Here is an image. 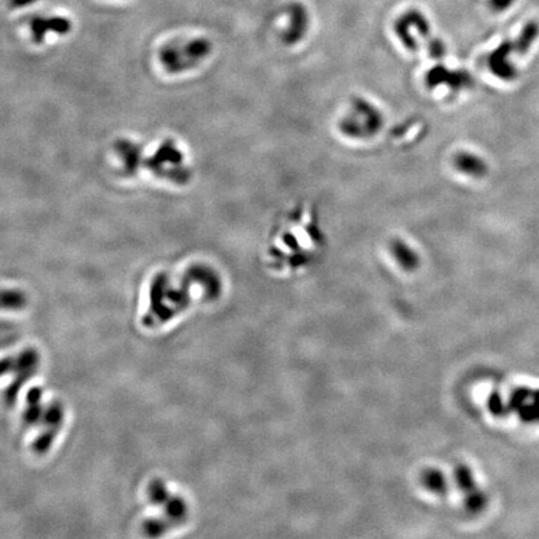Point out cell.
Returning a JSON list of instances; mask_svg holds the SVG:
<instances>
[{"label": "cell", "mask_w": 539, "mask_h": 539, "mask_svg": "<svg viewBox=\"0 0 539 539\" xmlns=\"http://www.w3.org/2000/svg\"><path fill=\"white\" fill-rule=\"evenodd\" d=\"M452 165L459 174L469 177H483L488 172V165L481 158L471 151H458L453 159Z\"/></svg>", "instance_id": "30bf717a"}, {"label": "cell", "mask_w": 539, "mask_h": 539, "mask_svg": "<svg viewBox=\"0 0 539 539\" xmlns=\"http://www.w3.org/2000/svg\"><path fill=\"white\" fill-rule=\"evenodd\" d=\"M30 29L33 34L34 42L43 43L48 33L61 34V35L69 33L72 29V23L63 17H37L32 20Z\"/></svg>", "instance_id": "ba28073f"}, {"label": "cell", "mask_w": 539, "mask_h": 539, "mask_svg": "<svg viewBox=\"0 0 539 539\" xmlns=\"http://www.w3.org/2000/svg\"><path fill=\"white\" fill-rule=\"evenodd\" d=\"M37 0H11V6L13 8H24V6H32Z\"/></svg>", "instance_id": "2e32d148"}, {"label": "cell", "mask_w": 539, "mask_h": 539, "mask_svg": "<svg viewBox=\"0 0 539 539\" xmlns=\"http://www.w3.org/2000/svg\"><path fill=\"white\" fill-rule=\"evenodd\" d=\"M27 303L22 292L4 291L0 292V307L22 308Z\"/></svg>", "instance_id": "4fadbf2b"}, {"label": "cell", "mask_w": 539, "mask_h": 539, "mask_svg": "<svg viewBox=\"0 0 539 539\" xmlns=\"http://www.w3.org/2000/svg\"><path fill=\"white\" fill-rule=\"evenodd\" d=\"M386 125V115L380 105L363 95L348 100L336 127L342 138L351 143H369L380 135Z\"/></svg>", "instance_id": "6da1fadb"}, {"label": "cell", "mask_w": 539, "mask_h": 539, "mask_svg": "<svg viewBox=\"0 0 539 539\" xmlns=\"http://www.w3.org/2000/svg\"><path fill=\"white\" fill-rule=\"evenodd\" d=\"M155 172L161 177H174V180L182 184L190 177V171L184 165V155L172 143H166L154 158Z\"/></svg>", "instance_id": "277c9868"}, {"label": "cell", "mask_w": 539, "mask_h": 539, "mask_svg": "<svg viewBox=\"0 0 539 539\" xmlns=\"http://www.w3.org/2000/svg\"><path fill=\"white\" fill-rule=\"evenodd\" d=\"M388 251H390L393 261L402 270L413 271V270L419 267V253L416 251V248H413L412 245L407 240H405L402 237H396V239L391 240Z\"/></svg>", "instance_id": "9c48e42d"}, {"label": "cell", "mask_w": 539, "mask_h": 539, "mask_svg": "<svg viewBox=\"0 0 539 539\" xmlns=\"http://www.w3.org/2000/svg\"><path fill=\"white\" fill-rule=\"evenodd\" d=\"M308 14L303 6L293 4L288 9V23L284 33L281 34L282 43L287 46H293L303 42L308 32Z\"/></svg>", "instance_id": "52a82bcc"}, {"label": "cell", "mask_w": 539, "mask_h": 539, "mask_svg": "<svg viewBox=\"0 0 539 539\" xmlns=\"http://www.w3.org/2000/svg\"><path fill=\"white\" fill-rule=\"evenodd\" d=\"M518 412L521 413L526 421H538L539 419V391H518L516 396Z\"/></svg>", "instance_id": "8fae6325"}, {"label": "cell", "mask_w": 539, "mask_h": 539, "mask_svg": "<svg viewBox=\"0 0 539 539\" xmlns=\"http://www.w3.org/2000/svg\"><path fill=\"white\" fill-rule=\"evenodd\" d=\"M513 54V40H505L487 58L490 72L502 82H513L517 77V69L511 61Z\"/></svg>", "instance_id": "5b68a950"}, {"label": "cell", "mask_w": 539, "mask_h": 539, "mask_svg": "<svg viewBox=\"0 0 539 539\" xmlns=\"http://www.w3.org/2000/svg\"><path fill=\"white\" fill-rule=\"evenodd\" d=\"M427 83L431 88L446 85L453 91H461L474 85V77L463 69H448L445 65H438L429 72Z\"/></svg>", "instance_id": "8992f818"}, {"label": "cell", "mask_w": 539, "mask_h": 539, "mask_svg": "<svg viewBox=\"0 0 539 539\" xmlns=\"http://www.w3.org/2000/svg\"><path fill=\"white\" fill-rule=\"evenodd\" d=\"M539 35V24L537 22H529L523 27L522 32L517 38L513 40L514 54L522 56L528 53L531 46L533 45L535 39Z\"/></svg>", "instance_id": "7c38bea8"}, {"label": "cell", "mask_w": 539, "mask_h": 539, "mask_svg": "<svg viewBox=\"0 0 539 539\" xmlns=\"http://www.w3.org/2000/svg\"><path fill=\"white\" fill-rule=\"evenodd\" d=\"M427 50H429V56L433 59H442L446 56V46L440 39L431 38L427 43Z\"/></svg>", "instance_id": "5bb4252c"}, {"label": "cell", "mask_w": 539, "mask_h": 539, "mask_svg": "<svg viewBox=\"0 0 539 539\" xmlns=\"http://www.w3.org/2000/svg\"><path fill=\"white\" fill-rule=\"evenodd\" d=\"M514 3V0H488V6L493 11H505Z\"/></svg>", "instance_id": "9a60e30c"}, {"label": "cell", "mask_w": 539, "mask_h": 539, "mask_svg": "<svg viewBox=\"0 0 539 539\" xmlns=\"http://www.w3.org/2000/svg\"><path fill=\"white\" fill-rule=\"evenodd\" d=\"M395 34L398 42L407 51L416 53L421 49L422 42L431 40V24L422 13L407 11L395 23Z\"/></svg>", "instance_id": "3957f363"}, {"label": "cell", "mask_w": 539, "mask_h": 539, "mask_svg": "<svg viewBox=\"0 0 539 539\" xmlns=\"http://www.w3.org/2000/svg\"><path fill=\"white\" fill-rule=\"evenodd\" d=\"M213 45L208 39H194L184 44H172L161 51V63L170 72H187L200 65L211 54Z\"/></svg>", "instance_id": "7a4b0ae2"}]
</instances>
